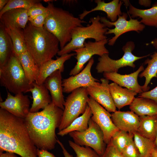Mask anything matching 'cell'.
Returning a JSON list of instances; mask_svg holds the SVG:
<instances>
[{
  "instance_id": "1",
  "label": "cell",
  "mask_w": 157,
  "mask_h": 157,
  "mask_svg": "<svg viewBox=\"0 0 157 157\" xmlns=\"http://www.w3.org/2000/svg\"><path fill=\"white\" fill-rule=\"evenodd\" d=\"M37 148L32 141L24 119L0 108V153L3 151L22 157H37Z\"/></svg>"
},
{
  "instance_id": "2",
  "label": "cell",
  "mask_w": 157,
  "mask_h": 157,
  "mask_svg": "<svg viewBox=\"0 0 157 157\" xmlns=\"http://www.w3.org/2000/svg\"><path fill=\"white\" fill-rule=\"evenodd\" d=\"M63 110L52 102L42 111L29 112L24 119L28 133L37 149L46 150L54 149L57 139L56 129L59 128Z\"/></svg>"
},
{
  "instance_id": "3",
  "label": "cell",
  "mask_w": 157,
  "mask_h": 157,
  "mask_svg": "<svg viewBox=\"0 0 157 157\" xmlns=\"http://www.w3.org/2000/svg\"><path fill=\"white\" fill-rule=\"evenodd\" d=\"M23 33L27 51L40 67L60 50L58 40L44 26L35 27L28 22Z\"/></svg>"
},
{
  "instance_id": "4",
  "label": "cell",
  "mask_w": 157,
  "mask_h": 157,
  "mask_svg": "<svg viewBox=\"0 0 157 157\" xmlns=\"http://www.w3.org/2000/svg\"><path fill=\"white\" fill-rule=\"evenodd\" d=\"M47 3L49 13L44 26L58 39L61 49L70 41L73 29L87 22L68 11L55 6L52 2Z\"/></svg>"
},
{
  "instance_id": "5",
  "label": "cell",
  "mask_w": 157,
  "mask_h": 157,
  "mask_svg": "<svg viewBox=\"0 0 157 157\" xmlns=\"http://www.w3.org/2000/svg\"><path fill=\"white\" fill-rule=\"evenodd\" d=\"M26 78L17 56L12 53L4 65L0 66V83L8 91L16 94L29 92L33 86Z\"/></svg>"
},
{
  "instance_id": "6",
  "label": "cell",
  "mask_w": 157,
  "mask_h": 157,
  "mask_svg": "<svg viewBox=\"0 0 157 157\" xmlns=\"http://www.w3.org/2000/svg\"><path fill=\"white\" fill-rule=\"evenodd\" d=\"M90 21L91 23L90 25L78 26L73 29L70 41L59 51L58 55L60 56L69 53L72 51L83 47L87 39H93L95 41L98 42L107 39L105 35L108 28L101 22L99 15L91 18Z\"/></svg>"
},
{
  "instance_id": "7",
  "label": "cell",
  "mask_w": 157,
  "mask_h": 157,
  "mask_svg": "<svg viewBox=\"0 0 157 157\" xmlns=\"http://www.w3.org/2000/svg\"><path fill=\"white\" fill-rule=\"evenodd\" d=\"M86 88L76 89L67 97L64 104V108L59 131L68 126L81 114L85 112L88 106L89 97Z\"/></svg>"
},
{
  "instance_id": "8",
  "label": "cell",
  "mask_w": 157,
  "mask_h": 157,
  "mask_svg": "<svg viewBox=\"0 0 157 157\" xmlns=\"http://www.w3.org/2000/svg\"><path fill=\"white\" fill-rule=\"evenodd\" d=\"M134 43L132 41L127 42L122 48L124 54L119 59L114 60L111 58L108 53H106L100 56L98 59L96 69L98 73L117 72L121 68L129 66L133 68L135 67L134 62L136 61L146 57L149 54L141 57L134 55L132 51L135 48Z\"/></svg>"
},
{
  "instance_id": "9",
  "label": "cell",
  "mask_w": 157,
  "mask_h": 157,
  "mask_svg": "<svg viewBox=\"0 0 157 157\" xmlns=\"http://www.w3.org/2000/svg\"><path fill=\"white\" fill-rule=\"evenodd\" d=\"M69 135L75 143L81 146L91 147L100 156L105 151L106 144L104 141L103 132L91 118L87 130L83 132H72Z\"/></svg>"
},
{
  "instance_id": "10",
  "label": "cell",
  "mask_w": 157,
  "mask_h": 157,
  "mask_svg": "<svg viewBox=\"0 0 157 157\" xmlns=\"http://www.w3.org/2000/svg\"><path fill=\"white\" fill-rule=\"evenodd\" d=\"M88 104L92 113L91 118L103 132L104 142L107 144L112 136L119 130L112 120L111 114L90 97Z\"/></svg>"
},
{
  "instance_id": "11",
  "label": "cell",
  "mask_w": 157,
  "mask_h": 157,
  "mask_svg": "<svg viewBox=\"0 0 157 157\" xmlns=\"http://www.w3.org/2000/svg\"><path fill=\"white\" fill-rule=\"evenodd\" d=\"M118 18L115 22H112L108 20L105 17H101L100 21L106 27H111L114 26L113 29L108 28L106 34L113 33L115 36L108 40V44L113 46L117 39L122 34L130 31H135L138 33L142 31L145 28V25L137 19H134L131 17L129 20H127V14L123 13L122 15L118 16Z\"/></svg>"
},
{
  "instance_id": "12",
  "label": "cell",
  "mask_w": 157,
  "mask_h": 157,
  "mask_svg": "<svg viewBox=\"0 0 157 157\" xmlns=\"http://www.w3.org/2000/svg\"><path fill=\"white\" fill-rule=\"evenodd\" d=\"M108 40V39H107L98 42H85L83 47L74 50L73 51L75 52V58L77 62L70 71L69 75L74 76L80 72L83 69L85 64L90 60L93 56L98 55L101 56L104 54H109V51L105 46Z\"/></svg>"
},
{
  "instance_id": "13",
  "label": "cell",
  "mask_w": 157,
  "mask_h": 157,
  "mask_svg": "<svg viewBox=\"0 0 157 157\" xmlns=\"http://www.w3.org/2000/svg\"><path fill=\"white\" fill-rule=\"evenodd\" d=\"M94 62L93 58L92 57L85 67L80 72L63 79L62 81L63 92L69 93L78 88H87L98 84L99 80L94 78L91 72Z\"/></svg>"
},
{
  "instance_id": "14",
  "label": "cell",
  "mask_w": 157,
  "mask_h": 157,
  "mask_svg": "<svg viewBox=\"0 0 157 157\" xmlns=\"http://www.w3.org/2000/svg\"><path fill=\"white\" fill-rule=\"evenodd\" d=\"M30 104L28 96L22 93L13 96L8 92L5 101L0 102V107L14 116L24 119L30 112Z\"/></svg>"
},
{
  "instance_id": "15",
  "label": "cell",
  "mask_w": 157,
  "mask_h": 157,
  "mask_svg": "<svg viewBox=\"0 0 157 157\" xmlns=\"http://www.w3.org/2000/svg\"><path fill=\"white\" fill-rule=\"evenodd\" d=\"M101 83L86 88L88 95L109 112L116 110L112 98L109 88V80L106 78L100 79Z\"/></svg>"
},
{
  "instance_id": "16",
  "label": "cell",
  "mask_w": 157,
  "mask_h": 157,
  "mask_svg": "<svg viewBox=\"0 0 157 157\" xmlns=\"http://www.w3.org/2000/svg\"><path fill=\"white\" fill-rule=\"evenodd\" d=\"M144 69L142 65L137 70L129 74L122 75L116 72H104L103 76L105 78L113 81L119 86L125 87L140 94L143 91L142 86L138 83V77L139 73Z\"/></svg>"
},
{
  "instance_id": "17",
  "label": "cell",
  "mask_w": 157,
  "mask_h": 157,
  "mask_svg": "<svg viewBox=\"0 0 157 157\" xmlns=\"http://www.w3.org/2000/svg\"><path fill=\"white\" fill-rule=\"evenodd\" d=\"M111 118L119 130L132 134L137 131L140 124V118L133 111L116 110L111 114Z\"/></svg>"
},
{
  "instance_id": "18",
  "label": "cell",
  "mask_w": 157,
  "mask_h": 157,
  "mask_svg": "<svg viewBox=\"0 0 157 157\" xmlns=\"http://www.w3.org/2000/svg\"><path fill=\"white\" fill-rule=\"evenodd\" d=\"M61 72L60 70L56 71L46 78L44 84L50 93L52 103L63 110L65 100L63 94Z\"/></svg>"
},
{
  "instance_id": "19",
  "label": "cell",
  "mask_w": 157,
  "mask_h": 157,
  "mask_svg": "<svg viewBox=\"0 0 157 157\" xmlns=\"http://www.w3.org/2000/svg\"><path fill=\"white\" fill-rule=\"evenodd\" d=\"M27 10L18 8L9 10L0 16V23L6 28L24 30L28 22Z\"/></svg>"
},
{
  "instance_id": "20",
  "label": "cell",
  "mask_w": 157,
  "mask_h": 157,
  "mask_svg": "<svg viewBox=\"0 0 157 157\" xmlns=\"http://www.w3.org/2000/svg\"><path fill=\"white\" fill-rule=\"evenodd\" d=\"M94 2L97 4L96 7L89 10H85L79 15V18L83 20L87 15L92 12L97 11L105 12L107 14V17L112 22L117 20V16L122 15L121 7L124 1L113 0L109 2L106 3L104 1L95 0Z\"/></svg>"
},
{
  "instance_id": "21",
  "label": "cell",
  "mask_w": 157,
  "mask_h": 157,
  "mask_svg": "<svg viewBox=\"0 0 157 157\" xmlns=\"http://www.w3.org/2000/svg\"><path fill=\"white\" fill-rule=\"evenodd\" d=\"M75 55L74 53L64 54L56 60L51 59L44 63L40 67L39 75L35 83L41 85L44 83L47 77L56 71L60 70L63 72L65 63Z\"/></svg>"
},
{
  "instance_id": "22",
  "label": "cell",
  "mask_w": 157,
  "mask_h": 157,
  "mask_svg": "<svg viewBox=\"0 0 157 157\" xmlns=\"http://www.w3.org/2000/svg\"><path fill=\"white\" fill-rule=\"evenodd\" d=\"M110 94L116 108L120 109L130 105L137 93L126 88H123L113 82L109 84Z\"/></svg>"
},
{
  "instance_id": "23",
  "label": "cell",
  "mask_w": 157,
  "mask_h": 157,
  "mask_svg": "<svg viewBox=\"0 0 157 157\" xmlns=\"http://www.w3.org/2000/svg\"><path fill=\"white\" fill-rule=\"evenodd\" d=\"M29 92L32 93L33 99L30 109V113H35L39 111L40 109H43L52 102L49 90L44 83L39 85L35 82H34L33 86Z\"/></svg>"
},
{
  "instance_id": "24",
  "label": "cell",
  "mask_w": 157,
  "mask_h": 157,
  "mask_svg": "<svg viewBox=\"0 0 157 157\" xmlns=\"http://www.w3.org/2000/svg\"><path fill=\"white\" fill-rule=\"evenodd\" d=\"M128 12L132 15V18L138 17L141 18L140 22L144 25L157 28V2L153 4L151 8L147 9H138L130 3Z\"/></svg>"
},
{
  "instance_id": "25",
  "label": "cell",
  "mask_w": 157,
  "mask_h": 157,
  "mask_svg": "<svg viewBox=\"0 0 157 157\" xmlns=\"http://www.w3.org/2000/svg\"><path fill=\"white\" fill-rule=\"evenodd\" d=\"M129 108L139 116L157 115V102L147 98H135Z\"/></svg>"
},
{
  "instance_id": "26",
  "label": "cell",
  "mask_w": 157,
  "mask_h": 157,
  "mask_svg": "<svg viewBox=\"0 0 157 157\" xmlns=\"http://www.w3.org/2000/svg\"><path fill=\"white\" fill-rule=\"evenodd\" d=\"M137 132L143 137L154 141L157 134V115L139 116Z\"/></svg>"
},
{
  "instance_id": "27",
  "label": "cell",
  "mask_w": 157,
  "mask_h": 157,
  "mask_svg": "<svg viewBox=\"0 0 157 157\" xmlns=\"http://www.w3.org/2000/svg\"><path fill=\"white\" fill-rule=\"evenodd\" d=\"M21 64L26 77L30 84L35 82L40 72V67L27 51L17 56Z\"/></svg>"
},
{
  "instance_id": "28",
  "label": "cell",
  "mask_w": 157,
  "mask_h": 157,
  "mask_svg": "<svg viewBox=\"0 0 157 157\" xmlns=\"http://www.w3.org/2000/svg\"><path fill=\"white\" fill-rule=\"evenodd\" d=\"M92 115L91 110L88 105L81 115L75 119L67 127L58 131V134L63 136L72 132H83L86 130L88 128L89 122Z\"/></svg>"
},
{
  "instance_id": "29",
  "label": "cell",
  "mask_w": 157,
  "mask_h": 157,
  "mask_svg": "<svg viewBox=\"0 0 157 157\" xmlns=\"http://www.w3.org/2000/svg\"><path fill=\"white\" fill-rule=\"evenodd\" d=\"M13 52L10 37L4 26L0 23V66L6 63Z\"/></svg>"
},
{
  "instance_id": "30",
  "label": "cell",
  "mask_w": 157,
  "mask_h": 157,
  "mask_svg": "<svg viewBox=\"0 0 157 157\" xmlns=\"http://www.w3.org/2000/svg\"><path fill=\"white\" fill-rule=\"evenodd\" d=\"M150 59L147 58L144 61V64H147V67L139 75L140 78L144 77V84L142 86L143 92L148 91L150 87L148 85L154 77L157 78V52H155L150 56Z\"/></svg>"
},
{
  "instance_id": "31",
  "label": "cell",
  "mask_w": 157,
  "mask_h": 157,
  "mask_svg": "<svg viewBox=\"0 0 157 157\" xmlns=\"http://www.w3.org/2000/svg\"><path fill=\"white\" fill-rule=\"evenodd\" d=\"M5 28L12 40L14 53L18 56L27 51L23 30L15 28Z\"/></svg>"
},
{
  "instance_id": "32",
  "label": "cell",
  "mask_w": 157,
  "mask_h": 157,
  "mask_svg": "<svg viewBox=\"0 0 157 157\" xmlns=\"http://www.w3.org/2000/svg\"><path fill=\"white\" fill-rule=\"evenodd\" d=\"M134 141L141 157H151L156 147L154 142L145 138L137 132L133 133Z\"/></svg>"
},
{
  "instance_id": "33",
  "label": "cell",
  "mask_w": 157,
  "mask_h": 157,
  "mask_svg": "<svg viewBox=\"0 0 157 157\" xmlns=\"http://www.w3.org/2000/svg\"><path fill=\"white\" fill-rule=\"evenodd\" d=\"M133 137V134L119 130L112 136L110 142L122 153Z\"/></svg>"
},
{
  "instance_id": "34",
  "label": "cell",
  "mask_w": 157,
  "mask_h": 157,
  "mask_svg": "<svg viewBox=\"0 0 157 157\" xmlns=\"http://www.w3.org/2000/svg\"><path fill=\"white\" fill-rule=\"evenodd\" d=\"M41 1L38 0H9L4 8L0 11V16L9 10L24 8L28 10L36 3Z\"/></svg>"
},
{
  "instance_id": "35",
  "label": "cell",
  "mask_w": 157,
  "mask_h": 157,
  "mask_svg": "<svg viewBox=\"0 0 157 157\" xmlns=\"http://www.w3.org/2000/svg\"><path fill=\"white\" fill-rule=\"evenodd\" d=\"M69 146L75 152L76 157H100V156L90 147L79 145L69 140Z\"/></svg>"
},
{
  "instance_id": "36",
  "label": "cell",
  "mask_w": 157,
  "mask_h": 157,
  "mask_svg": "<svg viewBox=\"0 0 157 157\" xmlns=\"http://www.w3.org/2000/svg\"><path fill=\"white\" fill-rule=\"evenodd\" d=\"M124 157H141L133 138L122 153Z\"/></svg>"
},
{
  "instance_id": "37",
  "label": "cell",
  "mask_w": 157,
  "mask_h": 157,
  "mask_svg": "<svg viewBox=\"0 0 157 157\" xmlns=\"http://www.w3.org/2000/svg\"><path fill=\"white\" fill-rule=\"evenodd\" d=\"M49 10L42 14L33 17H28V22L33 26L38 28L44 26L46 19L49 15Z\"/></svg>"
},
{
  "instance_id": "38",
  "label": "cell",
  "mask_w": 157,
  "mask_h": 157,
  "mask_svg": "<svg viewBox=\"0 0 157 157\" xmlns=\"http://www.w3.org/2000/svg\"><path fill=\"white\" fill-rule=\"evenodd\" d=\"M48 8L44 6L40 2L35 3L28 8L27 14L28 17L38 15L47 12Z\"/></svg>"
},
{
  "instance_id": "39",
  "label": "cell",
  "mask_w": 157,
  "mask_h": 157,
  "mask_svg": "<svg viewBox=\"0 0 157 157\" xmlns=\"http://www.w3.org/2000/svg\"><path fill=\"white\" fill-rule=\"evenodd\" d=\"M100 157H124L122 153L110 142L107 144L104 154Z\"/></svg>"
},
{
  "instance_id": "40",
  "label": "cell",
  "mask_w": 157,
  "mask_h": 157,
  "mask_svg": "<svg viewBox=\"0 0 157 157\" xmlns=\"http://www.w3.org/2000/svg\"><path fill=\"white\" fill-rule=\"evenodd\" d=\"M138 97L151 99L157 102V86L150 90L139 94Z\"/></svg>"
},
{
  "instance_id": "41",
  "label": "cell",
  "mask_w": 157,
  "mask_h": 157,
  "mask_svg": "<svg viewBox=\"0 0 157 157\" xmlns=\"http://www.w3.org/2000/svg\"><path fill=\"white\" fill-rule=\"evenodd\" d=\"M37 157H56L52 153L47 150L37 149Z\"/></svg>"
},
{
  "instance_id": "42",
  "label": "cell",
  "mask_w": 157,
  "mask_h": 157,
  "mask_svg": "<svg viewBox=\"0 0 157 157\" xmlns=\"http://www.w3.org/2000/svg\"><path fill=\"white\" fill-rule=\"evenodd\" d=\"M57 143L59 144L62 150V152L64 157H73L65 148L63 144L59 140L57 139Z\"/></svg>"
},
{
  "instance_id": "43",
  "label": "cell",
  "mask_w": 157,
  "mask_h": 157,
  "mask_svg": "<svg viewBox=\"0 0 157 157\" xmlns=\"http://www.w3.org/2000/svg\"><path fill=\"white\" fill-rule=\"evenodd\" d=\"M0 157H18L15 154L11 152H6V153H0Z\"/></svg>"
},
{
  "instance_id": "44",
  "label": "cell",
  "mask_w": 157,
  "mask_h": 157,
  "mask_svg": "<svg viewBox=\"0 0 157 157\" xmlns=\"http://www.w3.org/2000/svg\"><path fill=\"white\" fill-rule=\"evenodd\" d=\"M151 0H139V3L141 5L145 7H150L151 4Z\"/></svg>"
},
{
  "instance_id": "45",
  "label": "cell",
  "mask_w": 157,
  "mask_h": 157,
  "mask_svg": "<svg viewBox=\"0 0 157 157\" xmlns=\"http://www.w3.org/2000/svg\"><path fill=\"white\" fill-rule=\"evenodd\" d=\"M9 0H0V10H1L8 3Z\"/></svg>"
},
{
  "instance_id": "46",
  "label": "cell",
  "mask_w": 157,
  "mask_h": 157,
  "mask_svg": "<svg viewBox=\"0 0 157 157\" xmlns=\"http://www.w3.org/2000/svg\"><path fill=\"white\" fill-rule=\"evenodd\" d=\"M151 157H157V147H156L153 151Z\"/></svg>"
},
{
  "instance_id": "47",
  "label": "cell",
  "mask_w": 157,
  "mask_h": 157,
  "mask_svg": "<svg viewBox=\"0 0 157 157\" xmlns=\"http://www.w3.org/2000/svg\"><path fill=\"white\" fill-rule=\"evenodd\" d=\"M151 44L157 50V38L154 39L151 42Z\"/></svg>"
},
{
  "instance_id": "48",
  "label": "cell",
  "mask_w": 157,
  "mask_h": 157,
  "mask_svg": "<svg viewBox=\"0 0 157 157\" xmlns=\"http://www.w3.org/2000/svg\"><path fill=\"white\" fill-rule=\"evenodd\" d=\"M154 143L156 147H157V134L155 140L154 141Z\"/></svg>"
},
{
  "instance_id": "49",
  "label": "cell",
  "mask_w": 157,
  "mask_h": 157,
  "mask_svg": "<svg viewBox=\"0 0 157 157\" xmlns=\"http://www.w3.org/2000/svg\"><path fill=\"white\" fill-rule=\"evenodd\" d=\"M53 0H43V1L46 2H52L53 1Z\"/></svg>"
}]
</instances>
